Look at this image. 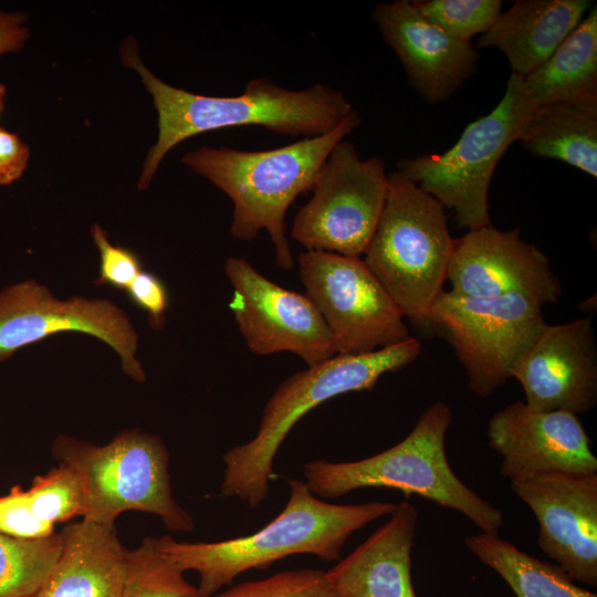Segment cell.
<instances>
[{"mask_svg":"<svg viewBox=\"0 0 597 597\" xmlns=\"http://www.w3.org/2000/svg\"><path fill=\"white\" fill-rule=\"evenodd\" d=\"M119 54L123 64L139 74L158 116L157 142L145 158L139 190L149 187L171 148L198 134L253 125L279 135L311 138L333 130L354 111L344 93L327 85L294 91L263 76L249 81L237 96L199 95L154 75L140 60L134 38L124 40Z\"/></svg>","mask_w":597,"mask_h":597,"instance_id":"6da1fadb","label":"cell"},{"mask_svg":"<svg viewBox=\"0 0 597 597\" xmlns=\"http://www.w3.org/2000/svg\"><path fill=\"white\" fill-rule=\"evenodd\" d=\"M287 483L290 496L283 511L251 535L196 543L164 535L153 537L154 546L182 573L197 572V597H211L243 572L266 568L291 555L339 559L353 533L388 516L396 505L384 501L333 504L316 498L302 480L287 479Z\"/></svg>","mask_w":597,"mask_h":597,"instance_id":"7a4b0ae2","label":"cell"},{"mask_svg":"<svg viewBox=\"0 0 597 597\" xmlns=\"http://www.w3.org/2000/svg\"><path fill=\"white\" fill-rule=\"evenodd\" d=\"M362 123L354 109L333 130L258 151L202 146L181 157V164L223 191L233 203L231 235L251 241L261 230L270 235L276 265L293 268L285 233V213L296 197L311 191L332 149Z\"/></svg>","mask_w":597,"mask_h":597,"instance_id":"3957f363","label":"cell"},{"mask_svg":"<svg viewBox=\"0 0 597 597\" xmlns=\"http://www.w3.org/2000/svg\"><path fill=\"white\" fill-rule=\"evenodd\" d=\"M452 419L448 404H431L409 434L389 449L356 461L316 459L305 463V483L322 500L365 488L399 490L463 514L482 533L499 535L504 524L502 511L464 484L448 461L446 436Z\"/></svg>","mask_w":597,"mask_h":597,"instance_id":"277c9868","label":"cell"},{"mask_svg":"<svg viewBox=\"0 0 597 597\" xmlns=\"http://www.w3.org/2000/svg\"><path fill=\"white\" fill-rule=\"evenodd\" d=\"M421 343L410 336L367 354H337L287 377L268 400L254 438L228 450L220 494L256 507L269 494L273 461L285 437L308 411L336 396L371 389L386 373L415 362Z\"/></svg>","mask_w":597,"mask_h":597,"instance_id":"5b68a950","label":"cell"},{"mask_svg":"<svg viewBox=\"0 0 597 597\" xmlns=\"http://www.w3.org/2000/svg\"><path fill=\"white\" fill-rule=\"evenodd\" d=\"M454 242L444 207L404 174L388 175L385 203L364 262L404 316L417 325L429 326Z\"/></svg>","mask_w":597,"mask_h":597,"instance_id":"8992f818","label":"cell"},{"mask_svg":"<svg viewBox=\"0 0 597 597\" xmlns=\"http://www.w3.org/2000/svg\"><path fill=\"white\" fill-rule=\"evenodd\" d=\"M52 452L80 481L83 519L114 524L123 512L137 510L157 515L169 531L193 530L192 516L172 496L169 453L159 437L125 430L100 447L60 436Z\"/></svg>","mask_w":597,"mask_h":597,"instance_id":"52a82bcc","label":"cell"},{"mask_svg":"<svg viewBox=\"0 0 597 597\" xmlns=\"http://www.w3.org/2000/svg\"><path fill=\"white\" fill-rule=\"evenodd\" d=\"M535 109L523 78L511 74L498 106L470 123L450 149L402 158L397 161V171L443 207L453 209L458 227L475 230L491 226L492 175L509 146L521 137Z\"/></svg>","mask_w":597,"mask_h":597,"instance_id":"ba28073f","label":"cell"},{"mask_svg":"<svg viewBox=\"0 0 597 597\" xmlns=\"http://www.w3.org/2000/svg\"><path fill=\"white\" fill-rule=\"evenodd\" d=\"M542 306L520 293L471 298L443 291L431 306L429 327L454 349L469 389L488 398L512 378L545 324Z\"/></svg>","mask_w":597,"mask_h":597,"instance_id":"9c48e42d","label":"cell"},{"mask_svg":"<svg viewBox=\"0 0 597 597\" xmlns=\"http://www.w3.org/2000/svg\"><path fill=\"white\" fill-rule=\"evenodd\" d=\"M298 275L335 355L367 354L410 337L404 314L359 256L305 250Z\"/></svg>","mask_w":597,"mask_h":597,"instance_id":"30bf717a","label":"cell"},{"mask_svg":"<svg viewBox=\"0 0 597 597\" xmlns=\"http://www.w3.org/2000/svg\"><path fill=\"white\" fill-rule=\"evenodd\" d=\"M388 175L377 156L360 159L343 139L320 168L312 198L295 214L291 237L306 250L365 253L385 203Z\"/></svg>","mask_w":597,"mask_h":597,"instance_id":"8fae6325","label":"cell"},{"mask_svg":"<svg viewBox=\"0 0 597 597\" xmlns=\"http://www.w3.org/2000/svg\"><path fill=\"white\" fill-rule=\"evenodd\" d=\"M65 332L88 334L106 343L119 356L124 373L135 381H145L136 358L137 332L112 301L82 296L62 301L34 280L0 291V364L27 345Z\"/></svg>","mask_w":597,"mask_h":597,"instance_id":"7c38bea8","label":"cell"},{"mask_svg":"<svg viewBox=\"0 0 597 597\" xmlns=\"http://www.w3.org/2000/svg\"><path fill=\"white\" fill-rule=\"evenodd\" d=\"M224 271L233 287L230 308L252 353L291 352L307 367L335 356L328 329L304 294L275 284L243 258L229 256Z\"/></svg>","mask_w":597,"mask_h":597,"instance_id":"4fadbf2b","label":"cell"},{"mask_svg":"<svg viewBox=\"0 0 597 597\" xmlns=\"http://www.w3.org/2000/svg\"><path fill=\"white\" fill-rule=\"evenodd\" d=\"M534 513L537 544L573 579L597 586V473L546 472L510 482Z\"/></svg>","mask_w":597,"mask_h":597,"instance_id":"5bb4252c","label":"cell"},{"mask_svg":"<svg viewBox=\"0 0 597 597\" xmlns=\"http://www.w3.org/2000/svg\"><path fill=\"white\" fill-rule=\"evenodd\" d=\"M447 280L452 294L471 298L520 293L544 305L562 293L549 259L524 241L519 228L501 231L492 224L455 239Z\"/></svg>","mask_w":597,"mask_h":597,"instance_id":"9a60e30c","label":"cell"},{"mask_svg":"<svg viewBox=\"0 0 597 597\" xmlns=\"http://www.w3.org/2000/svg\"><path fill=\"white\" fill-rule=\"evenodd\" d=\"M512 378L533 411L586 413L597 405V346L593 317L544 324Z\"/></svg>","mask_w":597,"mask_h":597,"instance_id":"2e32d148","label":"cell"},{"mask_svg":"<svg viewBox=\"0 0 597 597\" xmlns=\"http://www.w3.org/2000/svg\"><path fill=\"white\" fill-rule=\"evenodd\" d=\"M486 436L510 482L546 472L597 473L590 439L570 412L533 411L514 401L493 413Z\"/></svg>","mask_w":597,"mask_h":597,"instance_id":"e0dca14e","label":"cell"},{"mask_svg":"<svg viewBox=\"0 0 597 597\" xmlns=\"http://www.w3.org/2000/svg\"><path fill=\"white\" fill-rule=\"evenodd\" d=\"M371 18L426 102L448 101L474 74L478 51L430 23L413 1L378 2Z\"/></svg>","mask_w":597,"mask_h":597,"instance_id":"ac0fdd59","label":"cell"},{"mask_svg":"<svg viewBox=\"0 0 597 597\" xmlns=\"http://www.w3.org/2000/svg\"><path fill=\"white\" fill-rule=\"evenodd\" d=\"M389 519L326 573L335 597H417L411 582V549L418 511L396 503Z\"/></svg>","mask_w":597,"mask_h":597,"instance_id":"d6986e66","label":"cell"},{"mask_svg":"<svg viewBox=\"0 0 597 597\" xmlns=\"http://www.w3.org/2000/svg\"><path fill=\"white\" fill-rule=\"evenodd\" d=\"M60 535V556L35 597H124L126 549L114 524L83 519Z\"/></svg>","mask_w":597,"mask_h":597,"instance_id":"ffe728a7","label":"cell"},{"mask_svg":"<svg viewBox=\"0 0 597 597\" xmlns=\"http://www.w3.org/2000/svg\"><path fill=\"white\" fill-rule=\"evenodd\" d=\"M591 9L588 0H516L476 41L495 46L512 74L525 78L541 66Z\"/></svg>","mask_w":597,"mask_h":597,"instance_id":"44dd1931","label":"cell"},{"mask_svg":"<svg viewBox=\"0 0 597 597\" xmlns=\"http://www.w3.org/2000/svg\"><path fill=\"white\" fill-rule=\"evenodd\" d=\"M540 158L557 159L597 177V96L536 107L519 138Z\"/></svg>","mask_w":597,"mask_h":597,"instance_id":"7402d4cb","label":"cell"},{"mask_svg":"<svg viewBox=\"0 0 597 597\" xmlns=\"http://www.w3.org/2000/svg\"><path fill=\"white\" fill-rule=\"evenodd\" d=\"M83 493L78 479L59 464L44 475H36L23 490L14 485L0 496V533L24 540L54 534V524L83 515Z\"/></svg>","mask_w":597,"mask_h":597,"instance_id":"603a6c76","label":"cell"},{"mask_svg":"<svg viewBox=\"0 0 597 597\" xmlns=\"http://www.w3.org/2000/svg\"><path fill=\"white\" fill-rule=\"evenodd\" d=\"M536 107L597 96V7L524 80Z\"/></svg>","mask_w":597,"mask_h":597,"instance_id":"cb8c5ba5","label":"cell"},{"mask_svg":"<svg viewBox=\"0 0 597 597\" xmlns=\"http://www.w3.org/2000/svg\"><path fill=\"white\" fill-rule=\"evenodd\" d=\"M468 549L498 573L516 597H597L557 564L541 561L499 535L479 533L464 538Z\"/></svg>","mask_w":597,"mask_h":597,"instance_id":"d4e9b609","label":"cell"},{"mask_svg":"<svg viewBox=\"0 0 597 597\" xmlns=\"http://www.w3.org/2000/svg\"><path fill=\"white\" fill-rule=\"evenodd\" d=\"M61 548L60 533L39 540L0 533V597H35Z\"/></svg>","mask_w":597,"mask_h":597,"instance_id":"484cf974","label":"cell"},{"mask_svg":"<svg viewBox=\"0 0 597 597\" xmlns=\"http://www.w3.org/2000/svg\"><path fill=\"white\" fill-rule=\"evenodd\" d=\"M126 558L124 597H197V587L158 553L153 537H145L137 548L126 551Z\"/></svg>","mask_w":597,"mask_h":597,"instance_id":"4316f807","label":"cell"},{"mask_svg":"<svg viewBox=\"0 0 597 597\" xmlns=\"http://www.w3.org/2000/svg\"><path fill=\"white\" fill-rule=\"evenodd\" d=\"M413 3L430 23L467 42L486 32L502 12L501 0H417Z\"/></svg>","mask_w":597,"mask_h":597,"instance_id":"83f0119b","label":"cell"},{"mask_svg":"<svg viewBox=\"0 0 597 597\" xmlns=\"http://www.w3.org/2000/svg\"><path fill=\"white\" fill-rule=\"evenodd\" d=\"M211 597H335V594L324 570L303 568L232 585Z\"/></svg>","mask_w":597,"mask_h":597,"instance_id":"f1b7e54d","label":"cell"},{"mask_svg":"<svg viewBox=\"0 0 597 597\" xmlns=\"http://www.w3.org/2000/svg\"><path fill=\"white\" fill-rule=\"evenodd\" d=\"M91 233L100 252V276L96 282L126 290L143 271L138 255L127 248L112 244L106 231L97 223L92 226Z\"/></svg>","mask_w":597,"mask_h":597,"instance_id":"f546056e","label":"cell"},{"mask_svg":"<svg viewBox=\"0 0 597 597\" xmlns=\"http://www.w3.org/2000/svg\"><path fill=\"white\" fill-rule=\"evenodd\" d=\"M126 292L132 302L147 313L154 329L164 327L169 304L167 289L159 277L140 271L127 286Z\"/></svg>","mask_w":597,"mask_h":597,"instance_id":"4dcf8cb0","label":"cell"},{"mask_svg":"<svg viewBox=\"0 0 597 597\" xmlns=\"http://www.w3.org/2000/svg\"><path fill=\"white\" fill-rule=\"evenodd\" d=\"M30 159L29 146L19 137L0 127V186L18 180Z\"/></svg>","mask_w":597,"mask_h":597,"instance_id":"1f68e13d","label":"cell"},{"mask_svg":"<svg viewBox=\"0 0 597 597\" xmlns=\"http://www.w3.org/2000/svg\"><path fill=\"white\" fill-rule=\"evenodd\" d=\"M28 15L0 11V56L21 50L30 36Z\"/></svg>","mask_w":597,"mask_h":597,"instance_id":"d6a6232c","label":"cell"},{"mask_svg":"<svg viewBox=\"0 0 597 597\" xmlns=\"http://www.w3.org/2000/svg\"><path fill=\"white\" fill-rule=\"evenodd\" d=\"M6 95H7V88L6 86L0 82V115L6 106Z\"/></svg>","mask_w":597,"mask_h":597,"instance_id":"836d02e7","label":"cell"}]
</instances>
